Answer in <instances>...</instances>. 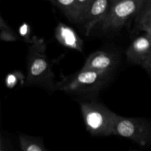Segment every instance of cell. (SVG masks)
<instances>
[{
  "mask_svg": "<svg viewBox=\"0 0 151 151\" xmlns=\"http://www.w3.org/2000/svg\"><path fill=\"white\" fill-rule=\"evenodd\" d=\"M49 1H51L52 3H53V1H54V0H49Z\"/></svg>",
  "mask_w": 151,
  "mask_h": 151,
  "instance_id": "ffe728a7",
  "label": "cell"
},
{
  "mask_svg": "<svg viewBox=\"0 0 151 151\" xmlns=\"http://www.w3.org/2000/svg\"><path fill=\"white\" fill-rule=\"evenodd\" d=\"M143 7H151V0H144Z\"/></svg>",
  "mask_w": 151,
  "mask_h": 151,
  "instance_id": "e0dca14e",
  "label": "cell"
},
{
  "mask_svg": "<svg viewBox=\"0 0 151 151\" xmlns=\"http://www.w3.org/2000/svg\"><path fill=\"white\" fill-rule=\"evenodd\" d=\"M116 54L106 50H97L88 56L82 69L103 73H113L118 65Z\"/></svg>",
  "mask_w": 151,
  "mask_h": 151,
  "instance_id": "8992f818",
  "label": "cell"
},
{
  "mask_svg": "<svg viewBox=\"0 0 151 151\" xmlns=\"http://www.w3.org/2000/svg\"><path fill=\"white\" fill-rule=\"evenodd\" d=\"M111 4H114V3L118 2V1H125V0H111Z\"/></svg>",
  "mask_w": 151,
  "mask_h": 151,
  "instance_id": "d6986e66",
  "label": "cell"
},
{
  "mask_svg": "<svg viewBox=\"0 0 151 151\" xmlns=\"http://www.w3.org/2000/svg\"><path fill=\"white\" fill-rule=\"evenodd\" d=\"M53 4L63 12L69 21L73 23L81 22L77 0H54Z\"/></svg>",
  "mask_w": 151,
  "mask_h": 151,
  "instance_id": "30bf717a",
  "label": "cell"
},
{
  "mask_svg": "<svg viewBox=\"0 0 151 151\" xmlns=\"http://www.w3.org/2000/svg\"><path fill=\"white\" fill-rule=\"evenodd\" d=\"M111 6V0H93L81 23L83 25L86 36H88L94 26L103 22Z\"/></svg>",
  "mask_w": 151,
  "mask_h": 151,
  "instance_id": "52a82bcc",
  "label": "cell"
},
{
  "mask_svg": "<svg viewBox=\"0 0 151 151\" xmlns=\"http://www.w3.org/2000/svg\"><path fill=\"white\" fill-rule=\"evenodd\" d=\"M0 151H14L10 140L3 135L0 137Z\"/></svg>",
  "mask_w": 151,
  "mask_h": 151,
  "instance_id": "9a60e30c",
  "label": "cell"
},
{
  "mask_svg": "<svg viewBox=\"0 0 151 151\" xmlns=\"http://www.w3.org/2000/svg\"><path fill=\"white\" fill-rule=\"evenodd\" d=\"M144 4V0H125L111 4L107 16L101 23L105 32L116 31L125 25L127 21L138 14Z\"/></svg>",
  "mask_w": 151,
  "mask_h": 151,
  "instance_id": "5b68a950",
  "label": "cell"
},
{
  "mask_svg": "<svg viewBox=\"0 0 151 151\" xmlns=\"http://www.w3.org/2000/svg\"><path fill=\"white\" fill-rule=\"evenodd\" d=\"M19 140L22 151H49L46 149L44 141L40 137L21 134Z\"/></svg>",
  "mask_w": 151,
  "mask_h": 151,
  "instance_id": "8fae6325",
  "label": "cell"
},
{
  "mask_svg": "<svg viewBox=\"0 0 151 151\" xmlns=\"http://www.w3.org/2000/svg\"><path fill=\"white\" fill-rule=\"evenodd\" d=\"M137 28L148 33L151 31V7H143L137 14Z\"/></svg>",
  "mask_w": 151,
  "mask_h": 151,
  "instance_id": "7c38bea8",
  "label": "cell"
},
{
  "mask_svg": "<svg viewBox=\"0 0 151 151\" xmlns=\"http://www.w3.org/2000/svg\"><path fill=\"white\" fill-rule=\"evenodd\" d=\"M55 36L60 44L69 49L82 52L83 41L78 34L71 27L59 22L55 30Z\"/></svg>",
  "mask_w": 151,
  "mask_h": 151,
  "instance_id": "9c48e42d",
  "label": "cell"
},
{
  "mask_svg": "<svg viewBox=\"0 0 151 151\" xmlns=\"http://www.w3.org/2000/svg\"><path fill=\"white\" fill-rule=\"evenodd\" d=\"M55 74L46 55L44 40L34 37L27 55V70L25 85H36L50 90H56Z\"/></svg>",
  "mask_w": 151,
  "mask_h": 151,
  "instance_id": "6da1fadb",
  "label": "cell"
},
{
  "mask_svg": "<svg viewBox=\"0 0 151 151\" xmlns=\"http://www.w3.org/2000/svg\"><path fill=\"white\" fill-rule=\"evenodd\" d=\"M147 73L151 74V52L141 65Z\"/></svg>",
  "mask_w": 151,
  "mask_h": 151,
  "instance_id": "2e32d148",
  "label": "cell"
},
{
  "mask_svg": "<svg viewBox=\"0 0 151 151\" xmlns=\"http://www.w3.org/2000/svg\"><path fill=\"white\" fill-rule=\"evenodd\" d=\"M93 0H77L78 6V10H79V15L80 19H81V22H82L83 18L84 15L86 13L87 10L89 7L90 4H91Z\"/></svg>",
  "mask_w": 151,
  "mask_h": 151,
  "instance_id": "5bb4252c",
  "label": "cell"
},
{
  "mask_svg": "<svg viewBox=\"0 0 151 151\" xmlns=\"http://www.w3.org/2000/svg\"><path fill=\"white\" fill-rule=\"evenodd\" d=\"M145 35L147 36V38H148L149 39H150V41H151V31H150V32H148V33H146Z\"/></svg>",
  "mask_w": 151,
  "mask_h": 151,
  "instance_id": "ac0fdd59",
  "label": "cell"
},
{
  "mask_svg": "<svg viewBox=\"0 0 151 151\" xmlns=\"http://www.w3.org/2000/svg\"><path fill=\"white\" fill-rule=\"evenodd\" d=\"M111 76L112 73L81 69L58 81L56 90L73 94L94 93L102 88Z\"/></svg>",
  "mask_w": 151,
  "mask_h": 151,
  "instance_id": "3957f363",
  "label": "cell"
},
{
  "mask_svg": "<svg viewBox=\"0 0 151 151\" xmlns=\"http://www.w3.org/2000/svg\"><path fill=\"white\" fill-rule=\"evenodd\" d=\"M81 113L86 130L93 136L114 135L117 114L96 101H81Z\"/></svg>",
  "mask_w": 151,
  "mask_h": 151,
  "instance_id": "7a4b0ae2",
  "label": "cell"
},
{
  "mask_svg": "<svg viewBox=\"0 0 151 151\" xmlns=\"http://www.w3.org/2000/svg\"><path fill=\"white\" fill-rule=\"evenodd\" d=\"M114 135L130 139L140 146H147L151 141V124L145 118L117 115Z\"/></svg>",
  "mask_w": 151,
  "mask_h": 151,
  "instance_id": "277c9868",
  "label": "cell"
},
{
  "mask_svg": "<svg viewBox=\"0 0 151 151\" xmlns=\"http://www.w3.org/2000/svg\"><path fill=\"white\" fill-rule=\"evenodd\" d=\"M0 38L4 41H16L19 39L17 34L4 22L2 16L0 18Z\"/></svg>",
  "mask_w": 151,
  "mask_h": 151,
  "instance_id": "4fadbf2b",
  "label": "cell"
},
{
  "mask_svg": "<svg viewBox=\"0 0 151 151\" xmlns=\"http://www.w3.org/2000/svg\"><path fill=\"white\" fill-rule=\"evenodd\" d=\"M151 52V41L147 36L136 38L125 51L127 60L134 65H142Z\"/></svg>",
  "mask_w": 151,
  "mask_h": 151,
  "instance_id": "ba28073f",
  "label": "cell"
}]
</instances>
